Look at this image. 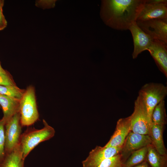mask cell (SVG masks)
<instances>
[{
  "label": "cell",
  "instance_id": "603a6c76",
  "mask_svg": "<svg viewBox=\"0 0 167 167\" xmlns=\"http://www.w3.org/2000/svg\"><path fill=\"white\" fill-rule=\"evenodd\" d=\"M15 85L13 80L6 71H0V85L6 86Z\"/></svg>",
  "mask_w": 167,
  "mask_h": 167
},
{
  "label": "cell",
  "instance_id": "e0dca14e",
  "mask_svg": "<svg viewBox=\"0 0 167 167\" xmlns=\"http://www.w3.org/2000/svg\"><path fill=\"white\" fill-rule=\"evenodd\" d=\"M148 148L146 161L151 167H167V156L159 154L152 144Z\"/></svg>",
  "mask_w": 167,
  "mask_h": 167
},
{
  "label": "cell",
  "instance_id": "52a82bcc",
  "mask_svg": "<svg viewBox=\"0 0 167 167\" xmlns=\"http://www.w3.org/2000/svg\"><path fill=\"white\" fill-rule=\"evenodd\" d=\"M136 23L152 39L167 45V19L136 21Z\"/></svg>",
  "mask_w": 167,
  "mask_h": 167
},
{
  "label": "cell",
  "instance_id": "9c48e42d",
  "mask_svg": "<svg viewBox=\"0 0 167 167\" xmlns=\"http://www.w3.org/2000/svg\"><path fill=\"white\" fill-rule=\"evenodd\" d=\"M122 147H101L97 146L82 162L83 167H97L105 159L119 153Z\"/></svg>",
  "mask_w": 167,
  "mask_h": 167
},
{
  "label": "cell",
  "instance_id": "4316f807",
  "mask_svg": "<svg viewBox=\"0 0 167 167\" xmlns=\"http://www.w3.org/2000/svg\"><path fill=\"white\" fill-rule=\"evenodd\" d=\"M4 4V1L3 0H0V9H2Z\"/></svg>",
  "mask_w": 167,
  "mask_h": 167
},
{
  "label": "cell",
  "instance_id": "7402d4cb",
  "mask_svg": "<svg viewBox=\"0 0 167 167\" xmlns=\"http://www.w3.org/2000/svg\"><path fill=\"white\" fill-rule=\"evenodd\" d=\"M6 123L2 118L0 119V161L3 159L5 156V126Z\"/></svg>",
  "mask_w": 167,
  "mask_h": 167
},
{
  "label": "cell",
  "instance_id": "9a60e30c",
  "mask_svg": "<svg viewBox=\"0 0 167 167\" xmlns=\"http://www.w3.org/2000/svg\"><path fill=\"white\" fill-rule=\"evenodd\" d=\"M164 126L152 124L150 134L152 144L161 155L167 156V150L163 139Z\"/></svg>",
  "mask_w": 167,
  "mask_h": 167
},
{
  "label": "cell",
  "instance_id": "cb8c5ba5",
  "mask_svg": "<svg viewBox=\"0 0 167 167\" xmlns=\"http://www.w3.org/2000/svg\"><path fill=\"white\" fill-rule=\"evenodd\" d=\"M7 25V21L3 14L2 9H0V31L6 28Z\"/></svg>",
  "mask_w": 167,
  "mask_h": 167
},
{
  "label": "cell",
  "instance_id": "3957f363",
  "mask_svg": "<svg viewBox=\"0 0 167 167\" xmlns=\"http://www.w3.org/2000/svg\"><path fill=\"white\" fill-rule=\"evenodd\" d=\"M167 94V87L161 83L146 84L139 90L138 96L145 105L148 117L151 122L152 115L154 109L159 102L164 100Z\"/></svg>",
  "mask_w": 167,
  "mask_h": 167
},
{
  "label": "cell",
  "instance_id": "8fae6325",
  "mask_svg": "<svg viewBox=\"0 0 167 167\" xmlns=\"http://www.w3.org/2000/svg\"><path fill=\"white\" fill-rule=\"evenodd\" d=\"M130 131V116L119 119L117 122L114 133L104 147H122L127 136Z\"/></svg>",
  "mask_w": 167,
  "mask_h": 167
},
{
  "label": "cell",
  "instance_id": "d4e9b609",
  "mask_svg": "<svg viewBox=\"0 0 167 167\" xmlns=\"http://www.w3.org/2000/svg\"><path fill=\"white\" fill-rule=\"evenodd\" d=\"M167 3V0H145L146 3Z\"/></svg>",
  "mask_w": 167,
  "mask_h": 167
},
{
  "label": "cell",
  "instance_id": "5bb4252c",
  "mask_svg": "<svg viewBox=\"0 0 167 167\" xmlns=\"http://www.w3.org/2000/svg\"><path fill=\"white\" fill-rule=\"evenodd\" d=\"M19 101L0 94V105L3 114L2 119L6 123L14 114L19 112Z\"/></svg>",
  "mask_w": 167,
  "mask_h": 167
},
{
  "label": "cell",
  "instance_id": "6da1fadb",
  "mask_svg": "<svg viewBox=\"0 0 167 167\" xmlns=\"http://www.w3.org/2000/svg\"><path fill=\"white\" fill-rule=\"evenodd\" d=\"M145 0H103L100 15L104 23L118 30H128L136 22Z\"/></svg>",
  "mask_w": 167,
  "mask_h": 167
},
{
  "label": "cell",
  "instance_id": "7a4b0ae2",
  "mask_svg": "<svg viewBox=\"0 0 167 167\" xmlns=\"http://www.w3.org/2000/svg\"><path fill=\"white\" fill-rule=\"evenodd\" d=\"M43 127L40 129H28L21 135L20 145L22 157L25 160L30 152L41 143L49 140L55 135V131L44 120Z\"/></svg>",
  "mask_w": 167,
  "mask_h": 167
},
{
  "label": "cell",
  "instance_id": "4fadbf2b",
  "mask_svg": "<svg viewBox=\"0 0 167 167\" xmlns=\"http://www.w3.org/2000/svg\"><path fill=\"white\" fill-rule=\"evenodd\" d=\"M160 71L167 76V45L153 40L148 49Z\"/></svg>",
  "mask_w": 167,
  "mask_h": 167
},
{
  "label": "cell",
  "instance_id": "2e32d148",
  "mask_svg": "<svg viewBox=\"0 0 167 167\" xmlns=\"http://www.w3.org/2000/svg\"><path fill=\"white\" fill-rule=\"evenodd\" d=\"M20 143L12 152L6 153L1 161L0 167H24Z\"/></svg>",
  "mask_w": 167,
  "mask_h": 167
},
{
  "label": "cell",
  "instance_id": "d6986e66",
  "mask_svg": "<svg viewBox=\"0 0 167 167\" xmlns=\"http://www.w3.org/2000/svg\"><path fill=\"white\" fill-rule=\"evenodd\" d=\"M151 120L153 124L164 126L166 124V115L164 100L155 107L152 113Z\"/></svg>",
  "mask_w": 167,
  "mask_h": 167
},
{
  "label": "cell",
  "instance_id": "44dd1931",
  "mask_svg": "<svg viewBox=\"0 0 167 167\" xmlns=\"http://www.w3.org/2000/svg\"><path fill=\"white\" fill-rule=\"evenodd\" d=\"M97 167H124L120 153L103 161Z\"/></svg>",
  "mask_w": 167,
  "mask_h": 167
},
{
  "label": "cell",
  "instance_id": "ba28073f",
  "mask_svg": "<svg viewBox=\"0 0 167 167\" xmlns=\"http://www.w3.org/2000/svg\"><path fill=\"white\" fill-rule=\"evenodd\" d=\"M152 144L148 135H144L130 131L127 136L119 153L123 164L134 152Z\"/></svg>",
  "mask_w": 167,
  "mask_h": 167
},
{
  "label": "cell",
  "instance_id": "5b68a950",
  "mask_svg": "<svg viewBox=\"0 0 167 167\" xmlns=\"http://www.w3.org/2000/svg\"><path fill=\"white\" fill-rule=\"evenodd\" d=\"M130 116L131 131L149 135L152 123L146 106L139 96L135 101L134 111Z\"/></svg>",
  "mask_w": 167,
  "mask_h": 167
},
{
  "label": "cell",
  "instance_id": "ac0fdd59",
  "mask_svg": "<svg viewBox=\"0 0 167 167\" xmlns=\"http://www.w3.org/2000/svg\"><path fill=\"white\" fill-rule=\"evenodd\" d=\"M148 146L133 152L124 164V167H133L146 160Z\"/></svg>",
  "mask_w": 167,
  "mask_h": 167
},
{
  "label": "cell",
  "instance_id": "8992f818",
  "mask_svg": "<svg viewBox=\"0 0 167 167\" xmlns=\"http://www.w3.org/2000/svg\"><path fill=\"white\" fill-rule=\"evenodd\" d=\"M22 126L19 112L14 114L6 122L5 126V154L12 152L19 144Z\"/></svg>",
  "mask_w": 167,
  "mask_h": 167
},
{
  "label": "cell",
  "instance_id": "30bf717a",
  "mask_svg": "<svg viewBox=\"0 0 167 167\" xmlns=\"http://www.w3.org/2000/svg\"><path fill=\"white\" fill-rule=\"evenodd\" d=\"M128 30L131 32L133 39L134 50L132 57L134 59L142 52L147 50L153 39L141 29L136 22L131 25Z\"/></svg>",
  "mask_w": 167,
  "mask_h": 167
},
{
  "label": "cell",
  "instance_id": "83f0119b",
  "mask_svg": "<svg viewBox=\"0 0 167 167\" xmlns=\"http://www.w3.org/2000/svg\"><path fill=\"white\" fill-rule=\"evenodd\" d=\"M5 70L2 67L0 63V71H4Z\"/></svg>",
  "mask_w": 167,
  "mask_h": 167
},
{
  "label": "cell",
  "instance_id": "484cf974",
  "mask_svg": "<svg viewBox=\"0 0 167 167\" xmlns=\"http://www.w3.org/2000/svg\"><path fill=\"white\" fill-rule=\"evenodd\" d=\"M133 167H149L146 160Z\"/></svg>",
  "mask_w": 167,
  "mask_h": 167
},
{
  "label": "cell",
  "instance_id": "ffe728a7",
  "mask_svg": "<svg viewBox=\"0 0 167 167\" xmlns=\"http://www.w3.org/2000/svg\"><path fill=\"white\" fill-rule=\"evenodd\" d=\"M25 91L15 85L4 86L0 85V94L20 101Z\"/></svg>",
  "mask_w": 167,
  "mask_h": 167
},
{
  "label": "cell",
  "instance_id": "7c38bea8",
  "mask_svg": "<svg viewBox=\"0 0 167 167\" xmlns=\"http://www.w3.org/2000/svg\"><path fill=\"white\" fill-rule=\"evenodd\" d=\"M165 19H167V3H146L145 1L136 21Z\"/></svg>",
  "mask_w": 167,
  "mask_h": 167
},
{
  "label": "cell",
  "instance_id": "277c9868",
  "mask_svg": "<svg viewBox=\"0 0 167 167\" xmlns=\"http://www.w3.org/2000/svg\"><path fill=\"white\" fill-rule=\"evenodd\" d=\"M19 113L22 126H28L33 124L38 119L34 88L29 86L25 91L19 101Z\"/></svg>",
  "mask_w": 167,
  "mask_h": 167
}]
</instances>
